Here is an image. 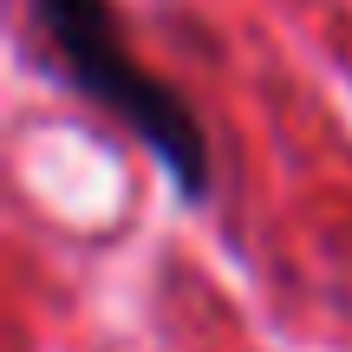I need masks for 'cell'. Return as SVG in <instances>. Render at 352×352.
Segmentation results:
<instances>
[{"label":"cell","mask_w":352,"mask_h":352,"mask_svg":"<svg viewBox=\"0 0 352 352\" xmlns=\"http://www.w3.org/2000/svg\"><path fill=\"white\" fill-rule=\"evenodd\" d=\"M26 13H33V26H39L65 85L85 104H98L118 131H131L157 157V170L176 183L183 202H209L215 196L209 131L189 111L183 91L131 52V33H124L111 0H26Z\"/></svg>","instance_id":"cell-1"}]
</instances>
